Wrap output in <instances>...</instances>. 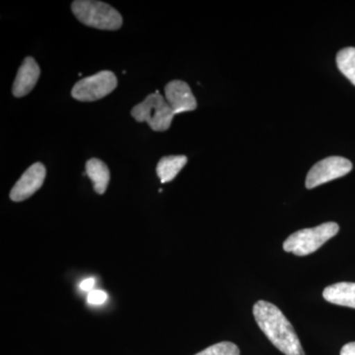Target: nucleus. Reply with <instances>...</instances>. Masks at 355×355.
I'll return each instance as SVG.
<instances>
[{
	"label": "nucleus",
	"mask_w": 355,
	"mask_h": 355,
	"mask_svg": "<svg viewBox=\"0 0 355 355\" xmlns=\"http://www.w3.org/2000/svg\"><path fill=\"white\" fill-rule=\"evenodd\" d=\"M340 355H355V342L343 345Z\"/></svg>",
	"instance_id": "nucleus-16"
},
{
	"label": "nucleus",
	"mask_w": 355,
	"mask_h": 355,
	"mask_svg": "<svg viewBox=\"0 0 355 355\" xmlns=\"http://www.w3.org/2000/svg\"><path fill=\"white\" fill-rule=\"evenodd\" d=\"M187 162L188 158L184 155H170L161 158L156 167V173L161 183H169L173 181Z\"/></svg>",
	"instance_id": "nucleus-12"
},
{
	"label": "nucleus",
	"mask_w": 355,
	"mask_h": 355,
	"mask_svg": "<svg viewBox=\"0 0 355 355\" xmlns=\"http://www.w3.org/2000/svg\"><path fill=\"white\" fill-rule=\"evenodd\" d=\"M95 284V280L93 279H88L83 280V282H81L80 284V288L83 289L84 291H90L91 289L93 288V286H94Z\"/></svg>",
	"instance_id": "nucleus-17"
},
{
	"label": "nucleus",
	"mask_w": 355,
	"mask_h": 355,
	"mask_svg": "<svg viewBox=\"0 0 355 355\" xmlns=\"http://www.w3.org/2000/svg\"><path fill=\"white\" fill-rule=\"evenodd\" d=\"M108 298L106 292L102 291H93L89 293L88 302L91 304L100 305L105 303Z\"/></svg>",
	"instance_id": "nucleus-15"
},
{
	"label": "nucleus",
	"mask_w": 355,
	"mask_h": 355,
	"mask_svg": "<svg viewBox=\"0 0 355 355\" xmlns=\"http://www.w3.org/2000/svg\"><path fill=\"white\" fill-rule=\"evenodd\" d=\"M257 324L270 342L286 355H305L293 326L277 306L260 300L254 305Z\"/></svg>",
	"instance_id": "nucleus-1"
},
{
	"label": "nucleus",
	"mask_w": 355,
	"mask_h": 355,
	"mask_svg": "<svg viewBox=\"0 0 355 355\" xmlns=\"http://www.w3.org/2000/svg\"><path fill=\"white\" fill-rule=\"evenodd\" d=\"M336 60L340 71L355 86V48L343 49L336 55Z\"/></svg>",
	"instance_id": "nucleus-13"
},
{
	"label": "nucleus",
	"mask_w": 355,
	"mask_h": 355,
	"mask_svg": "<svg viewBox=\"0 0 355 355\" xmlns=\"http://www.w3.org/2000/svg\"><path fill=\"white\" fill-rule=\"evenodd\" d=\"M352 170V163L349 159L340 156L324 158L311 168L306 178V188L308 190L317 188L321 184L345 176Z\"/></svg>",
	"instance_id": "nucleus-6"
},
{
	"label": "nucleus",
	"mask_w": 355,
	"mask_h": 355,
	"mask_svg": "<svg viewBox=\"0 0 355 355\" xmlns=\"http://www.w3.org/2000/svg\"><path fill=\"white\" fill-rule=\"evenodd\" d=\"M86 173L89 179L92 181L94 191L98 195H103L108 188L110 182V170L108 166L102 160L92 158L86 162Z\"/></svg>",
	"instance_id": "nucleus-11"
},
{
	"label": "nucleus",
	"mask_w": 355,
	"mask_h": 355,
	"mask_svg": "<svg viewBox=\"0 0 355 355\" xmlns=\"http://www.w3.org/2000/svg\"><path fill=\"white\" fill-rule=\"evenodd\" d=\"M118 86V79L114 72L102 70L94 76L84 77L76 83L71 90L74 99L80 102H93L103 99Z\"/></svg>",
	"instance_id": "nucleus-5"
},
{
	"label": "nucleus",
	"mask_w": 355,
	"mask_h": 355,
	"mask_svg": "<svg viewBox=\"0 0 355 355\" xmlns=\"http://www.w3.org/2000/svg\"><path fill=\"white\" fill-rule=\"evenodd\" d=\"M338 231L340 226L336 222H326L316 227L302 229L287 238L284 243V250L297 257L308 256L335 237Z\"/></svg>",
	"instance_id": "nucleus-3"
},
{
	"label": "nucleus",
	"mask_w": 355,
	"mask_h": 355,
	"mask_svg": "<svg viewBox=\"0 0 355 355\" xmlns=\"http://www.w3.org/2000/svg\"><path fill=\"white\" fill-rule=\"evenodd\" d=\"M130 114L139 123H148L154 132H166L169 130L175 116L171 106L158 90L133 107Z\"/></svg>",
	"instance_id": "nucleus-4"
},
{
	"label": "nucleus",
	"mask_w": 355,
	"mask_h": 355,
	"mask_svg": "<svg viewBox=\"0 0 355 355\" xmlns=\"http://www.w3.org/2000/svg\"><path fill=\"white\" fill-rule=\"evenodd\" d=\"M71 10L83 24L105 31H116L123 25V17L114 7L102 1L76 0Z\"/></svg>",
	"instance_id": "nucleus-2"
},
{
	"label": "nucleus",
	"mask_w": 355,
	"mask_h": 355,
	"mask_svg": "<svg viewBox=\"0 0 355 355\" xmlns=\"http://www.w3.org/2000/svg\"><path fill=\"white\" fill-rule=\"evenodd\" d=\"M195 355H240V349L235 343L222 342L216 343Z\"/></svg>",
	"instance_id": "nucleus-14"
},
{
	"label": "nucleus",
	"mask_w": 355,
	"mask_h": 355,
	"mask_svg": "<svg viewBox=\"0 0 355 355\" xmlns=\"http://www.w3.org/2000/svg\"><path fill=\"white\" fill-rule=\"evenodd\" d=\"M46 175V167L42 163H35L28 168L17 183L14 184L10 191L11 200L20 202L32 197L43 186Z\"/></svg>",
	"instance_id": "nucleus-7"
},
{
	"label": "nucleus",
	"mask_w": 355,
	"mask_h": 355,
	"mask_svg": "<svg viewBox=\"0 0 355 355\" xmlns=\"http://www.w3.org/2000/svg\"><path fill=\"white\" fill-rule=\"evenodd\" d=\"M165 98L175 114L195 111L197 100L188 83L173 80L165 86Z\"/></svg>",
	"instance_id": "nucleus-8"
},
{
	"label": "nucleus",
	"mask_w": 355,
	"mask_h": 355,
	"mask_svg": "<svg viewBox=\"0 0 355 355\" xmlns=\"http://www.w3.org/2000/svg\"><path fill=\"white\" fill-rule=\"evenodd\" d=\"M323 297L331 304L355 309V282H338L326 287Z\"/></svg>",
	"instance_id": "nucleus-10"
},
{
	"label": "nucleus",
	"mask_w": 355,
	"mask_h": 355,
	"mask_svg": "<svg viewBox=\"0 0 355 355\" xmlns=\"http://www.w3.org/2000/svg\"><path fill=\"white\" fill-rule=\"evenodd\" d=\"M41 74L39 64L33 58H26L14 80L12 93L16 98L24 97L36 86Z\"/></svg>",
	"instance_id": "nucleus-9"
}]
</instances>
